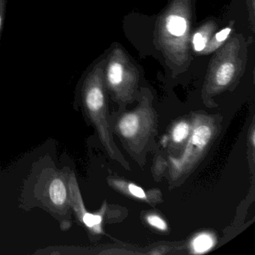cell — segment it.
<instances>
[{
	"instance_id": "cell-1",
	"label": "cell",
	"mask_w": 255,
	"mask_h": 255,
	"mask_svg": "<svg viewBox=\"0 0 255 255\" xmlns=\"http://www.w3.org/2000/svg\"><path fill=\"white\" fill-rule=\"evenodd\" d=\"M106 61L107 59H99L85 72L80 84L82 101L86 114L96 128L100 139L109 156L125 169L130 170L129 164L113 138L104 79Z\"/></svg>"
},
{
	"instance_id": "cell-2",
	"label": "cell",
	"mask_w": 255,
	"mask_h": 255,
	"mask_svg": "<svg viewBox=\"0 0 255 255\" xmlns=\"http://www.w3.org/2000/svg\"><path fill=\"white\" fill-rule=\"evenodd\" d=\"M152 102L150 91L143 89L138 106L123 113L115 125V130L122 144L135 159L141 156L154 139L157 116Z\"/></svg>"
},
{
	"instance_id": "cell-3",
	"label": "cell",
	"mask_w": 255,
	"mask_h": 255,
	"mask_svg": "<svg viewBox=\"0 0 255 255\" xmlns=\"http://www.w3.org/2000/svg\"><path fill=\"white\" fill-rule=\"evenodd\" d=\"M191 15V0H173L156 27L158 41L164 54L180 66L188 59Z\"/></svg>"
},
{
	"instance_id": "cell-4",
	"label": "cell",
	"mask_w": 255,
	"mask_h": 255,
	"mask_svg": "<svg viewBox=\"0 0 255 255\" xmlns=\"http://www.w3.org/2000/svg\"><path fill=\"white\" fill-rule=\"evenodd\" d=\"M192 129L182 154L169 157L170 177L177 180L195 168L207 153L219 132L216 118L210 115L197 113L192 118Z\"/></svg>"
},
{
	"instance_id": "cell-5",
	"label": "cell",
	"mask_w": 255,
	"mask_h": 255,
	"mask_svg": "<svg viewBox=\"0 0 255 255\" xmlns=\"http://www.w3.org/2000/svg\"><path fill=\"white\" fill-rule=\"evenodd\" d=\"M241 38L234 37L212 59L202 92L207 104L212 98L231 87L243 71L246 54Z\"/></svg>"
},
{
	"instance_id": "cell-6",
	"label": "cell",
	"mask_w": 255,
	"mask_h": 255,
	"mask_svg": "<svg viewBox=\"0 0 255 255\" xmlns=\"http://www.w3.org/2000/svg\"><path fill=\"white\" fill-rule=\"evenodd\" d=\"M104 79L107 89L115 101L126 105L135 100L139 74L126 53L119 46L114 47L107 58Z\"/></svg>"
},
{
	"instance_id": "cell-7",
	"label": "cell",
	"mask_w": 255,
	"mask_h": 255,
	"mask_svg": "<svg viewBox=\"0 0 255 255\" xmlns=\"http://www.w3.org/2000/svg\"><path fill=\"white\" fill-rule=\"evenodd\" d=\"M69 188V203L77 217L83 222V225L89 228L94 234L102 233L103 214L104 208L101 210V213L93 214L86 210L79 189L78 184L75 177H71L68 182Z\"/></svg>"
},
{
	"instance_id": "cell-8",
	"label": "cell",
	"mask_w": 255,
	"mask_h": 255,
	"mask_svg": "<svg viewBox=\"0 0 255 255\" xmlns=\"http://www.w3.org/2000/svg\"><path fill=\"white\" fill-rule=\"evenodd\" d=\"M108 182L112 187L124 195L136 198L143 202L147 203L150 205H156L162 201V193L159 189H149L145 191L134 183L116 177H110Z\"/></svg>"
},
{
	"instance_id": "cell-9",
	"label": "cell",
	"mask_w": 255,
	"mask_h": 255,
	"mask_svg": "<svg viewBox=\"0 0 255 255\" xmlns=\"http://www.w3.org/2000/svg\"><path fill=\"white\" fill-rule=\"evenodd\" d=\"M216 24L213 21H208L198 28L192 38L194 51L202 54L208 44L210 38L216 32Z\"/></svg>"
},
{
	"instance_id": "cell-10",
	"label": "cell",
	"mask_w": 255,
	"mask_h": 255,
	"mask_svg": "<svg viewBox=\"0 0 255 255\" xmlns=\"http://www.w3.org/2000/svg\"><path fill=\"white\" fill-rule=\"evenodd\" d=\"M49 196L53 205L57 208H65L68 202L67 186L60 177H56L50 182L49 186Z\"/></svg>"
},
{
	"instance_id": "cell-11",
	"label": "cell",
	"mask_w": 255,
	"mask_h": 255,
	"mask_svg": "<svg viewBox=\"0 0 255 255\" xmlns=\"http://www.w3.org/2000/svg\"><path fill=\"white\" fill-rule=\"evenodd\" d=\"M216 240L213 234L207 232L200 233L191 242L190 249L196 255L206 253L214 247Z\"/></svg>"
},
{
	"instance_id": "cell-12",
	"label": "cell",
	"mask_w": 255,
	"mask_h": 255,
	"mask_svg": "<svg viewBox=\"0 0 255 255\" xmlns=\"http://www.w3.org/2000/svg\"><path fill=\"white\" fill-rule=\"evenodd\" d=\"M232 31V26H228V27L225 28V29L219 31L216 33L213 34L202 54H210V53H212L218 49L220 48L222 44L227 41Z\"/></svg>"
},
{
	"instance_id": "cell-13",
	"label": "cell",
	"mask_w": 255,
	"mask_h": 255,
	"mask_svg": "<svg viewBox=\"0 0 255 255\" xmlns=\"http://www.w3.org/2000/svg\"><path fill=\"white\" fill-rule=\"evenodd\" d=\"M192 124L187 121L181 120L173 126L171 132V138L174 144L184 142L190 135Z\"/></svg>"
},
{
	"instance_id": "cell-14",
	"label": "cell",
	"mask_w": 255,
	"mask_h": 255,
	"mask_svg": "<svg viewBox=\"0 0 255 255\" xmlns=\"http://www.w3.org/2000/svg\"><path fill=\"white\" fill-rule=\"evenodd\" d=\"M145 220L150 226L153 227L159 231H163V232L168 231V225H167L166 222L156 213H150V214L147 215L145 216Z\"/></svg>"
},
{
	"instance_id": "cell-15",
	"label": "cell",
	"mask_w": 255,
	"mask_h": 255,
	"mask_svg": "<svg viewBox=\"0 0 255 255\" xmlns=\"http://www.w3.org/2000/svg\"><path fill=\"white\" fill-rule=\"evenodd\" d=\"M8 1V0H0V41L2 38V30L5 24V17H6Z\"/></svg>"
},
{
	"instance_id": "cell-16",
	"label": "cell",
	"mask_w": 255,
	"mask_h": 255,
	"mask_svg": "<svg viewBox=\"0 0 255 255\" xmlns=\"http://www.w3.org/2000/svg\"><path fill=\"white\" fill-rule=\"evenodd\" d=\"M247 6L249 9V22L252 31L255 30V0H247Z\"/></svg>"
}]
</instances>
